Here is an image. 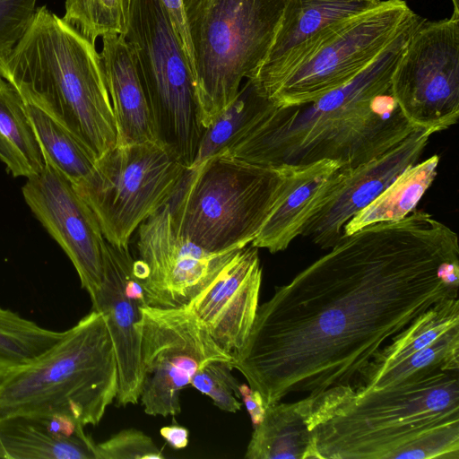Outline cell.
I'll list each match as a JSON object with an SVG mask.
<instances>
[{
    "mask_svg": "<svg viewBox=\"0 0 459 459\" xmlns=\"http://www.w3.org/2000/svg\"><path fill=\"white\" fill-rule=\"evenodd\" d=\"M459 260L457 235L422 211L342 236L258 306L232 353L265 407L290 394L358 391L375 355L435 304L458 297L437 276Z\"/></svg>",
    "mask_w": 459,
    "mask_h": 459,
    "instance_id": "cell-1",
    "label": "cell"
},
{
    "mask_svg": "<svg viewBox=\"0 0 459 459\" xmlns=\"http://www.w3.org/2000/svg\"><path fill=\"white\" fill-rule=\"evenodd\" d=\"M424 18L418 15L351 81L318 100L291 107L269 101L253 127L222 156L280 168L323 160L354 168L383 154L417 127L391 94V79Z\"/></svg>",
    "mask_w": 459,
    "mask_h": 459,
    "instance_id": "cell-2",
    "label": "cell"
},
{
    "mask_svg": "<svg viewBox=\"0 0 459 459\" xmlns=\"http://www.w3.org/2000/svg\"><path fill=\"white\" fill-rule=\"evenodd\" d=\"M0 76L49 108L97 159L117 144L95 44L46 5L37 7L24 35L0 56Z\"/></svg>",
    "mask_w": 459,
    "mask_h": 459,
    "instance_id": "cell-3",
    "label": "cell"
},
{
    "mask_svg": "<svg viewBox=\"0 0 459 459\" xmlns=\"http://www.w3.org/2000/svg\"><path fill=\"white\" fill-rule=\"evenodd\" d=\"M459 432V370L356 392L317 428L321 459H399L422 438Z\"/></svg>",
    "mask_w": 459,
    "mask_h": 459,
    "instance_id": "cell-4",
    "label": "cell"
},
{
    "mask_svg": "<svg viewBox=\"0 0 459 459\" xmlns=\"http://www.w3.org/2000/svg\"><path fill=\"white\" fill-rule=\"evenodd\" d=\"M117 367L105 316L92 309L60 342L0 382V419L61 414L96 426L116 400Z\"/></svg>",
    "mask_w": 459,
    "mask_h": 459,
    "instance_id": "cell-5",
    "label": "cell"
},
{
    "mask_svg": "<svg viewBox=\"0 0 459 459\" xmlns=\"http://www.w3.org/2000/svg\"><path fill=\"white\" fill-rule=\"evenodd\" d=\"M289 170L212 157L186 171L167 203L174 224L209 252L248 246L279 204Z\"/></svg>",
    "mask_w": 459,
    "mask_h": 459,
    "instance_id": "cell-6",
    "label": "cell"
},
{
    "mask_svg": "<svg viewBox=\"0 0 459 459\" xmlns=\"http://www.w3.org/2000/svg\"><path fill=\"white\" fill-rule=\"evenodd\" d=\"M290 0H211L190 30L205 129L267 55Z\"/></svg>",
    "mask_w": 459,
    "mask_h": 459,
    "instance_id": "cell-7",
    "label": "cell"
},
{
    "mask_svg": "<svg viewBox=\"0 0 459 459\" xmlns=\"http://www.w3.org/2000/svg\"><path fill=\"white\" fill-rule=\"evenodd\" d=\"M149 103L157 141L189 169L204 128L188 59L160 0H133L124 35Z\"/></svg>",
    "mask_w": 459,
    "mask_h": 459,
    "instance_id": "cell-8",
    "label": "cell"
},
{
    "mask_svg": "<svg viewBox=\"0 0 459 459\" xmlns=\"http://www.w3.org/2000/svg\"><path fill=\"white\" fill-rule=\"evenodd\" d=\"M187 169L158 142L116 145L97 159L86 179L74 186L104 238L126 247L139 225L169 202Z\"/></svg>",
    "mask_w": 459,
    "mask_h": 459,
    "instance_id": "cell-9",
    "label": "cell"
},
{
    "mask_svg": "<svg viewBox=\"0 0 459 459\" xmlns=\"http://www.w3.org/2000/svg\"><path fill=\"white\" fill-rule=\"evenodd\" d=\"M417 16L403 0H381L342 22L266 99L277 107L299 106L342 87L374 61Z\"/></svg>",
    "mask_w": 459,
    "mask_h": 459,
    "instance_id": "cell-10",
    "label": "cell"
},
{
    "mask_svg": "<svg viewBox=\"0 0 459 459\" xmlns=\"http://www.w3.org/2000/svg\"><path fill=\"white\" fill-rule=\"evenodd\" d=\"M141 309L142 385L139 401L152 416H177L180 393L193 376L215 360L233 355L213 340L204 323L186 306Z\"/></svg>",
    "mask_w": 459,
    "mask_h": 459,
    "instance_id": "cell-11",
    "label": "cell"
},
{
    "mask_svg": "<svg viewBox=\"0 0 459 459\" xmlns=\"http://www.w3.org/2000/svg\"><path fill=\"white\" fill-rule=\"evenodd\" d=\"M391 94L415 127L437 133L459 118V17L425 19L391 79Z\"/></svg>",
    "mask_w": 459,
    "mask_h": 459,
    "instance_id": "cell-12",
    "label": "cell"
},
{
    "mask_svg": "<svg viewBox=\"0 0 459 459\" xmlns=\"http://www.w3.org/2000/svg\"><path fill=\"white\" fill-rule=\"evenodd\" d=\"M137 250L149 267L143 285L147 305L180 307L204 290L241 248L212 253L183 236L168 204L137 228Z\"/></svg>",
    "mask_w": 459,
    "mask_h": 459,
    "instance_id": "cell-13",
    "label": "cell"
},
{
    "mask_svg": "<svg viewBox=\"0 0 459 459\" xmlns=\"http://www.w3.org/2000/svg\"><path fill=\"white\" fill-rule=\"evenodd\" d=\"M22 193L36 219L74 264L92 299L102 282L105 238L91 208L74 184L48 161L40 173L27 178Z\"/></svg>",
    "mask_w": 459,
    "mask_h": 459,
    "instance_id": "cell-14",
    "label": "cell"
},
{
    "mask_svg": "<svg viewBox=\"0 0 459 459\" xmlns=\"http://www.w3.org/2000/svg\"><path fill=\"white\" fill-rule=\"evenodd\" d=\"M433 134L417 128L383 154L354 168L341 167L301 236L323 249L333 247L342 237L346 222L419 161Z\"/></svg>",
    "mask_w": 459,
    "mask_h": 459,
    "instance_id": "cell-15",
    "label": "cell"
},
{
    "mask_svg": "<svg viewBox=\"0 0 459 459\" xmlns=\"http://www.w3.org/2000/svg\"><path fill=\"white\" fill-rule=\"evenodd\" d=\"M381 0H290L272 46L248 78L267 98L344 21Z\"/></svg>",
    "mask_w": 459,
    "mask_h": 459,
    "instance_id": "cell-16",
    "label": "cell"
},
{
    "mask_svg": "<svg viewBox=\"0 0 459 459\" xmlns=\"http://www.w3.org/2000/svg\"><path fill=\"white\" fill-rule=\"evenodd\" d=\"M262 267L257 248L244 247L187 305L217 344L234 353L245 343L259 300Z\"/></svg>",
    "mask_w": 459,
    "mask_h": 459,
    "instance_id": "cell-17",
    "label": "cell"
},
{
    "mask_svg": "<svg viewBox=\"0 0 459 459\" xmlns=\"http://www.w3.org/2000/svg\"><path fill=\"white\" fill-rule=\"evenodd\" d=\"M133 259L128 247L106 239L102 245V282L91 299L92 309L107 320L117 367V406L139 402L142 385L141 306L124 292L125 273Z\"/></svg>",
    "mask_w": 459,
    "mask_h": 459,
    "instance_id": "cell-18",
    "label": "cell"
},
{
    "mask_svg": "<svg viewBox=\"0 0 459 459\" xmlns=\"http://www.w3.org/2000/svg\"><path fill=\"white\" fill-rule=\"evenodd\" d=\"M356 391L333 387L299 401L266 406L263 421L248 443L247 459H321L317 428L335 415Z\"/></svg>",
    "mask_w": 459,
    "mask_h": 459,
    "instance_id": "cell-19",
    "label": "cell"
},
{
    "mask_svg": "<svg viewBox=\"0 0 459 459\" xmlns=\"http://www.w3.org/2000/svg\"><path fill=\"white\" fill-rule=\"evenodd\" d=\"M341 167L340 162L332 160L290 166L284 193L250 245L273 254L285 250L294 238L301 236Z\"/></svg>",
    "mask_w": 459,
    "mask_h": 459,
    "instance_id": "cell-20",
    "label": "cell"
},
{
    "mask_svg": "<svg viewBox=\"0 0 459 459\" xmlns=\"http://www.w3.org/2000/svg\"><path fill=\"white\" fill-rule=\"evenodd\" d=\"M100 55L117 124V145L158 142L136 61L125 37L103 36Z\"/></svg>",
    "mask_w": 459,
    "mask_h": 459,
    "instance_id": "cell-21",
    "label": "cell"
},
{
    "mask_svg": "<svg viewBox=\"0 0 459 459\" xmlns=\"http://www.w3.org/2000/svg\"><path fill=\"white\" fill-rule=\"evenodd\" d=\"M9 459H96L83 426L61 414H17L0 419Z\"/></svg>",
    "mask_w": 459,
    "mask_h": 459,
    "instance_id": "cell-22",
    "label": "cell"
},
{
    "mask_svg": "<svg viewBox=\"0 0 459 459\" xmlns=\"http://www.w3.org/2000/svg\"><path fill=\"white\" fill-rule=\"evenodd\" d=\"M20 94L44 160L52 164L74 186L82 183L93 170L97 157L44 103L28 93Z\"/></svg>",
    "mask_w": 459,
    "mask_h": 459,
    "instance_id": "cell-23",
    "label": "cell"
},
{
    "mask_svg": "<svg viewBox=\"0 0 459 459\" xmlns=\"http://www.w3.org/2000/svg\"><path fill=\"white\" fill-rule=\"evenodd\" d=\"M0 160L13 177L29 178L45 166L43 153L17 89L0 76Z\"/></svg>",
    "mask_w": 459,
    "mask_h": 459,
    "instance_id": "cell-24",
    "label": "cell"
},
{
    "mask_svg": "<svg viewBox=\"0 0 459 459\" xmlns=\"http://www.w3.org/2000/svg\"><path fill=\"white\" fill-rule=\"evenodd\" d=\"M439 156L433 155L405 169L368 205L350 219L343 235L382 221H399L409 215L432 185L437 172Z\"/></svg>",
    "mask_w": 459,
    "mask_h": 459,
    "instance_id": "cell-25",
    "label": "cell"
},
{
    "mask_svg": "<svg viewBox=\"0 0 459 459\" xmlns=\"http://www.w3.org/2000/svg\"><path fill=\"white\" fill-rule=\"evenodd\" d=\"M268 103L269 100L247 79L235 99L204 129L189 169L222 154L238 142L258 121Z\"/></svg>",
    "mask_w": 459,
    "mask_h": 459,
    "instance_id": "cell-26",
    "label": "cell"
},
{
    "mask_svg": "<svg viewBox=\"0 0 459 459\" xmlns=\"http://www.w3.org/2000/svg\"><path fill=\"white\" fill-rule=\"evenodd\" d=\"M457 326H459L458 299H446L435 304L397 333L375 355L362 374L361 385L368 377L429 346Z\"/></svg>",
    "mask_w": 459,
    "mask_h": 459,
    "instance_id": "cell-27",
    "label": "cell"
},
{
    "mask_svg": "<svg viewBox=\"0 0 459 459\" xmlns=\"http://www.w3.org/2000/svg\"><path fill=\"white\" fill-rule=\"evenodd\" d=\"M450 370H459V326L429 346L368 377L356 392L377 390Z\"/></svg>",
    "mask_w": 459,
    "mask_h": 459,
    "instance_id": "cell-28",
    "label": "cell"
},
{
    "mask_svg": "<svg viewBox=\"0 0 459 459\" xmlns=\"http://www.w3.org/2000/svg\"><path fill=\"white\" fill-rule=\"evenodd\" d=\"M65 334V331L43 328L14 311L0 308V382L36 360Z\"/></svg>",
    "mask_w": 459,
    "mask_h": 459,
    "instance_id": "cell-29",
    "label": "cell"
},
{
    "mask_svg": "<svg viewBox=\"0 0 459 459\" xmlns=\"http://www.w3.org/2000/svg\"><path fill=\"white\" fill-rule=\"evenodd\" d=\"M133 0H65L63 20L91 42L109 34L125 35Z\"/></svg>",
    "mask_w": 459,
    "mask_h": 459,
    "instance_id": "cell-30",
    "label": "cell"
},
{
    "mask_svg": "<svg viewBox=\"0 0 459 459\" xmlns=\"http://www.w3.org/2000/svg\"><path fill=\"white\" fill-rule=\"evenodd\" d=\"M231 361L215 360L199 369L190 385L209 396L219 409L236 412L241 410L239 383L231 374Z\"/></svg>",
    "mask_w": 459,
    "mask_h": 459,
    "instance_id": "cell-31",
    "label": "cell"
},
{
    "mask_svg": "<svg viewBox=\"0 0 459 459\" xmlns=\"http://www.w3.org/2000/svg\"><path fill=\"white\" fill-rule=\"evenodd\" d=\"M96 459H163L152 439L135 429H123L104 442L95 444Z\"/></svg>",
    "mask_w": 459,
    "mask_h": 459,
    "instance_id": "cell-32",
    "label": "cell"
},
{
    "mask_svg": "<svg viewBox=\"0 0 459 459\" xmlns=\"http://www.w3.org/2000/svg\"><path fill=\"white\" fill-rule=\"evenodd\" d=\"M38 0H0V56L22 39L34 17Z\"/></svg>",
    "mask_w": 459,
    "mask_h": 459,
    "instance_id": "cell-33",
    "label": "cell"
},
{
    "mask_svg": "<svg viewBox=\"0 0 459 459\" xmlns=\"http://www.w3.org/2000/svg\"><path fill=\"white\" fill-rule=\"evenodd\" d=\"M160 1L170 21V23L178 37V39L188 59L194 75L193 47L185 16L182 0Z\"/></svg>",
    "mask_w": 459,
    "mask_h": 459,
    "instance_id": "cell-34",
    "label": "cell"
},
{
    "mask_svg": "<svg viewBox=\"0 0 459 459\" xmlns=\"http://www.w3.org/2000/svg\"><path fill=\"white\" fill-rule=\"evenodd\" d=\"M239 394L250 416L253 427H257L263 421L266 410L261 394L246 384H240Z\"/></svg>",
    "mask_w": 459,
    "mask_h": 459,
    "instance_id": "cell-35",
    "label": "cell"
},
{
    "mask_svg": "<svg viewBox=\"0 0 459 459\" xmlns=\"http://www.w3.org/2000/svg\"><path fill=\"white\" fill-rule=\"evenodd\" d=\"M163 439L174 449L185 448L188 444L189 431L186 428L173 424L160 429Z\"/></svg>",
    "mask_w": 459,
    "mask_h": 459,
    "instance_id": "cell-36",
    "label": "cell"
},
{
    "mask_svg": "<svg viewBox=\"0 0 459 459\" xmlns=\"http://www.w3.org/2000/svg\"><path fill=\"white\" fill-rule=\"evenodd\" d=\"M210 2L211 0H182L189 34L191 29L199 21Z\"/></svg>",
    "mask_w": 459,
    "mask_h": 459,
    "instance_id": "cell-37",
    "label": "cell"
},
{
    "mask_svg": "<svg viewBox=\"0 0 459 459\" xmlns=\"http://www.w3.org/2000/svg\"><path fill=\"white\" fill-rule=\"evenodd\" d=\"M453 4V14L452 16L459 17V0H452Z\"/></svg>",
    "mask_w": 459,
    "mask_h": 459,
    "instance_id": "cell-38",
    "label": "cell"
},
{
    "mask_svg": "<svg viewBox=\"0 0 459 459\" xmlns=\"http://www.w3.org/2000/svg\"><path fill=\"white\" fill-rule=\"evenodd\" d=\"M0 459H9L0 437Z\"/></svg>",
    "mask_w": 459,
    "mask_h": 459,
    "instance_id": "cell-39",
    "label": "cell"
}]
</instances>
